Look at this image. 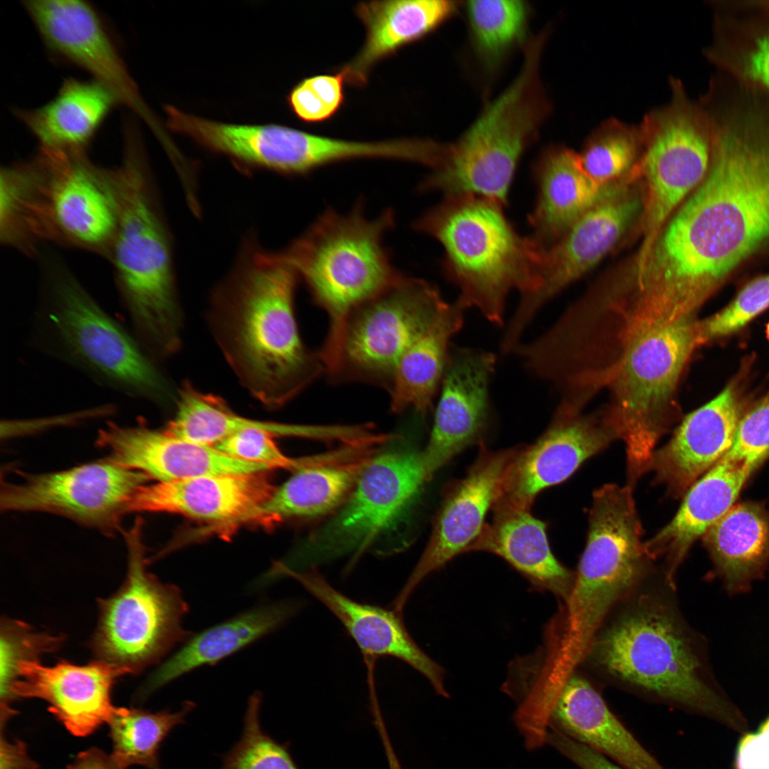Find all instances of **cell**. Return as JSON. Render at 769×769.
I'll use <instances>...</instances> for the list:
<instances>
[{"label":"cell","mask_w":769,"mask_h":769,"mask_svg":"<svg viewBox=\"0 0 769 769\" xmlns=\"http://www.w3.org/2000/svg\"><path fill=\"white\" fill-rule=\"evenodd\" d=\"M726 455L756 466L769 456V400L741 417Z\"/></svg>","instance_id":"bcb514c9"},{"label":"cell","mask_w":769,"mask_h":769,"mask_svg":"<svg viewBox=\"0 0 769 769\" xmlns=\"http://www.w3.org/2000/svg\"><path fill=\"white\" fill-rule=\"evenodd\" d=\"M345 83L344 76L338 71L305 78L290 90L287 103L295 116L304 122H325L343 105Z\"/></svg>","instance_id":"7bdbcfd3"},{"label":"cell","mask_w":769,"mask_h":769,"mask_svg":"<svg viewBox=\"0 0 769 769\" xmlns=\"http://www.w3.org/2000/svg\"><path fill=\"white\" fill-rule=\"evenodd\" d=\"M176 411L164 429L187 441L213 446L244 429L259 428L275 436H297V424L259 421L235 413L222 398L199 391L188 382L178 389Z\"/></svg>","instance_id":"8d00e7d4"},{"label":"cell","mask_w":769,"mask_h":769,"mask_svg":"<svg viewBox=\"0 0 769 769\" xmlns=\"http://www.w3.org/2000/svg\"><path fill=\"white\" fill-rule=\"evenodd\" d=\"M96 445L107 451L106 458L112 462L144 473L157 482L270 469L232 457L215 446L180 439L164 429H152L142 423L122 426L108 422L99 430Z\"/></svg>","instance_id":"44dd1931"},{"label":"cell","mask_w":769,"mask_h":769,"mask_svg":"<svg viewBox=\"0 0 769 769\" xmlns=\"http://www.w3.org/2000/svg\"><path fill=\"white\" fill-rule=\"evenodd\" d=\"M23 6L52 54L88 72L157 135L162 132L93 6L80 0H34Z\"/></svg>","instance_id":"e0dca14e"},{"label":"cell","mask_w":769,"mask_h":769,"mask_svg":"<svg viewBox=\"0 0 769 769\" xmlns=\"http://www.w3.org/2000/svg\"><path fill=\"white\" fill-rule=\"evenodd\" d=\"M129 672L98 660L86 665L65 661L43 666L38 661L19 664L12 688L16 698H37L48 703V709L76 736L92 733L108 723L117 710L111 691L116 680Z\"/></svg>","instance_id":"7402d4cb"},{"label":"cell","mask_w":769,"mask_h":769,"mask_svg":"<svg viewBox=\"0 0 769 769\" xmlns=\"http://www.w3.org/2000/svg\"><path fill=\"white\" fill-rule=\"evenodd\" d=\"M492 509V522L484 525L467 552L495 554L535 587L565 600L573 585L575 573L552 553L546 523L534 517L530 509L504 504H495Z\"/></svg>","instance_id":"4dcf8cb0"},{"label":"cell","mask_w":769,"mask_h":769,"mask_svg":"<svg viewBox=\"0 0 769 769\" xmlns=\"http://www.w3.org/2000/svg\"><path fill=\"white\" fill-rule=\"evenodd\" d=\"M546 741L580 769H623L597 750L570 738L558 730L549 731Z\"/></svg>","instance_id":"c3c4849f"},{"label":"cell","mask_w":769,"mask_h":769,"mask_svg":"<svg viewBox=\"0 0 769 769\" xmlns=\"http://www.w3.org/2000/svg\"><path fill=\"white\" fill-rule=\"evenodd\" d=\"M449 0H387L359 2L355 14L365 28V40L357 55L335 71L345 83L362 87L374 66L402 48L432 33L456 11Z\"/></svg>","instance_id":"f1b7e54d"},{"label":"cell","mask_w":769,"mask_h":769,"mask_svg":"<svg viewBox=\"0 0 769 769\" xmlns=\"http://www.w3.org/2000/svg\"><path fill=\"white\" fill-rule=\"evenodd\" d=\"M394 224L393 209L370 219L358 200L345 214L326 209L283 250L273 251L328 315V333L319 353L326 367L335 360L350 313L403 276L383 243Z\"/></svg>","instance_id":"52a82bcc"},{"label":"cell","mask_w":769,"mask_h":769,"mask_svg":"<svg viewBox=\"0 0 769 769\" xmlns=\"http://www.w3.org/2000/svg\"><path fill=\"white\" fill-rule=\"evenodd\" d=\"M297 605L286 601L261 605L189 637L149 677L138 697L147 698L192 669L215 664L271 632L295 612Z\"/></svg>","instance_id":"d6a6232c"},{"label":"cell","mask_w":769,"mask_h":769,"mask_svg":"<svg viewBox=\"0 0 769 769\" xmlns=\"http://www.w3.org/2000/svg\"><path fill=\"white\" fill-rule=\"evenodd\" d=\"M261 702L258 692L250 697L242 737L226 757L223 769H299L287 747L261 729Z\"/></svg>","instance_id":"b9f144b4"},{"label":"cell","mask_w":769,"mask_h":769,"mask_svg":"<svg viewBox=\"0 0 769 769\" xmlns=\"http://www.w3.org/2000/svg\"><path fill=\"white\" fill-rule=\"evenodd\" d=\"M643 147L639 125L612 118L594 130L579 156L588 176L605 185L631 173L642 157Z\"/></svg>","instance_id":"f35d334b"},{"label":"cell","mask_w":769,"mask_h":769,"mask_svg":"<svg viewBox=\"0 0 769 769\" xmlns=\"http://www.w3.org/2000/svg\"><path fill=\"white\" fill-rule=\"evenodd\" d=\"M766 335H767V337H768V338L769 340V321H768V324L766 325Z\"/></svg>","instance_id":"f5cc1de1"},{"label":"cell","mask_w":769,"mask_h":769,"mask_svg":"<svg viewBox=\"0 0 769 769\" xmlns=\"http://www.w3.org/2000/svg\"><path fill=\"white\" fill-rule=\"evenodd\" d=\"M694 316L624 320L622 349L610 376L608 412L625 443L632 484L649 471L655 446L674 420L678 384L698 346Z\"/></svg>","instance_id":"9c48e42d"},{"label":"cell","mask_w":769,"mask_h":769,"mask_svg":"<svg viewBox=\"0 0 769 769\" xmlns=\"http://www.w3.org/2000/svg\"><path fill=\"white\" fill-rule=\"evenodd\" d=\"M496 365V357L488 351L451 348L430 437L421 452L428 481L461 451L482 441Z\"/></svg>","instance_id":"ffe728a7"},{"label":"cell","mask_w":769,"mask_h":769,"mask_svg":"<svg viewBox=\"0 0 769 769\" xmlns=\"http://www.w3.org/2000/svg\"><path fill=\"white\" fill-rule=\"evenodd\" d=\"M28 338L33 347L103 387L158 406L175 403L169 382L131 330L56 260L45 261Z\"/></svg>","instance_id":"5b68a950"},{"label":"cell","mask_w":769,"mask_h":769,"mask_svg":"<svg viewBox=\"0 0 769 769\" xmlns=\"http://www.w3.org/2000/svg\"><path fill=\"white\" fill-rule=\"evenodd\" d=\"M447 304L434 285L403 275L350 313L328 375L388 389L401 357Z\"/></svg>","instance_id":"4fadbf2b"},{"label":"cell","mask_w":769,"mask_h":769,"mask_svg":"<svg viewBox=\"0 0 769 769\" xmlns=\"http://www.w3.org/2000/svg\"><path fill=\"white\" fill-rule=\"evenodd\" d=\"M1 713L13 716L10 707L14 700L12 688L16 681L19 664L38 661L44 654L56 650L62 637L35 631L28 624L9 619L1 622Z\"/></svg>","instance_id":"60d3db41"},{"label":"cell","mask_w":769,"mask_h":769,"mask_svg":"<svg viewBox=\"0 0 769 769\" xmlns=\"http://www.w3.org/2000/svg\"><path fill=\"white\" fill-rule=\"evenodd\" d=\"M266 471L203 476L140 486L128 513H167L221 525L239 523L276 487Z\"/></svg>","instance_id":"cb8c5ba5"},{"label":"cell","mask_w":769,"mask_h":769,"mask_svg":"<svg viewBox=\"0 0 769 769\" xmlns=\"http://www.w3.org/2000/svg\"><path fill=\"white\" fill-rule=\"evenodd\" d=\"M449 303L401 357L388 389L393 412L412 409L424 416L431 408L445 372L451 341L461 329L464 311Z\"/></svg>","instance_id":"d590c367"},{"label":"cell","mask_w":769,"mask_h":769,"mask_svg":"<svg viewBox=\"0 0 769 769\" xmlns=\"http://www.w3.org/2000/svg\"><path fill=\"white\" fill-rule=\"evenodd\" d=\"M142 519L124 530L128 552L125 580L100 602V617L91 641L98 660L137 673L159 661L191 633L182 625L189 611L182 592L146 570Z\"/></svg>","instance_id":"8fae6325"},{"label":"cell","mask_w":769,"mask_h":769,"mask_svg":"<svg viewBox=\"0 0 769 769\" xmlns=\"http://www.w3.org/2000/svg\"><path fill=\"white\" fill-rule=\"evenodd\" d=\"M733 769H769V716L756 731L742 734Z\"/></svg>","instance_id":"7dc6e473"},{"label":"cell","mask_w":769,"mask_h":769,"mask_svg":"<svg viewBox=\"0 0 769 769\" xmlns=\"http://www.w3.org/2000/svg\"><path fill=\"white\" fill-rule=\"evenodd\" d=\"M466 11L474 45L488 64H494L524 36L528 16L525 1H470Z\"/></svg>","instance_id":"ab89813d"},{"label":"cell","mask_w":769,"mask_h":769,"mask_svg":"<svg viewBox=\"0 0 769 769\" xmlns=\"http://www.w3.org/2000/svg\"><path fill=\"white\" fill-rule=\"evenodd\" d=\"M670 85L669 103L646 115L639 125L644 148L637 167L644 184L641 246L703 181L710 164L713 130L706 110L688 97L679 80L671 78Z\"/></svg>","instance_id":"7c38bea8"},{"label":"cell","mask_w":769,"mask_h":769,"mask_svg":"<svg viewBox=\"0 0 769 769\" xmlns=\"http://www.w3.org/2000/svg\"><path fill=\"white\" fill-rule=\"evenodd\" d=\"M632 184L586 212L557 243L545 249L540 288L520 300L504 332L508 341H520L541 308L594 268L641 217L644 192Z\"/></svg>","instance_id":"2e32d148"},{"label":"cell","mask_w":769,"mask_h":769,"mask_svg":"<svg viewBox=\"0 0 769 769\" xmlns=\"http://www.w3.org/2000/svg\"><path fill=\"white\" fill-rule=\"evenodd\" d=\"M710 6L705 57L735 81L769 90V0H716Z\"/></svg>","instance_id":"f546056e"},{"label":"cell","mask_w":769,"mask_h":769,"mask_svg":"<svg viewBox=\"0 0 769 769\" xmlns=\"http://www.w3.org/2000/svg\"><path fill=\"white\" fill-rule=\"evenodd\" d=\"M741 417L732 386L689 414L669 441L653 454L649 470L656 481L672 496L686 493L731 449Z\"/></svg>","instance_id":"d4e9b609"},{"label":"cell","mask_w":769,"mask_h":769,"mask_svg":"<svg viewBox=\"0 0 769 769\" xmlns=\"http://www.w3.org/2000/svg\"><path fill=\"white\" fill-rule=\"evenodd\" d=\"M519 446L488 450L480 442L478 455L466 476L446 491L429 542L392 608L402 612L418 585L458 555L466 553L481 533L485 517L498 498Z\"/></svg>","instance_id":"ac0fdd59"},{"label":"cell","mask_w":769,"mask_h":769,"mask_svg":"<svg viewBox=\"0 0 769 769\" xmlns=\"http://www.w3.org/2000/svg\"><path fill=\"white\" fill-rule=\"evenodd\" d=\"M708 113L707 174L657 232L645 258L664 291L694 305L769 239V100L726 97Z\"/></svg>","instance_id":"6da1fadb"},{"label":"cell","mask_w":769,"mask_h":769,"mask_svg":"<svg viewBox=\"0 0 769 769\" xmlns=\"http://www.w3.org/2000/svg\"><path fill=\"white\" fill-rule=\"evenodd\" d=\"M68 769H123L101 750L91 748L80 753Z\"/></svg>","instance_id":"f907efd6"},{"label":"cell","mask_w":769,"mask_h":769,"mask_svg":"<svg viewBox=\"0 0 769 769\" xmlns=\"http://www.w3.org/2000/svg\"><path fill=\"white\" fill-rule=\"evenodd\" d=\"M553 721L551 726L623 769H666L614 715L590 679L577 671L558 690Z\"/></svg>","instance_id":"83f0119b"},{"label":"cell","mask_w":769,"mask_h":769,"mask_svg":"<svg viewBox=\"0 0 769 769\" xmlns=\"http://www.w3.org/2000/svg\"><path fill=\"white\" fill-rule=\"evenodd\" d=\"M370 459L364 456L340 461L332 457L298 469L241 523L253 521L269 525L333 511L346 500Z\"/></svg>","instance_id":"e575fe53"},{"label":"cell","mask_w":769,"mask_h":769,"mask_svg":"<svg viewBox=\"0 0 769 769\" xmlns=\"http://www.w3.org/2000/svg\"><path fill=\"white\" fill-rule=\"evenodd\" d=\"M543 48L538 41L525 46L516 78L458 140L446 143L420 192L473 194L506 205L518 162L550 111L539 73Z\"/></svg>","instance_id":"30bf717a"},{"label":"cell","mask_w":769,"mask_h":769,"mask_svg":"<svg viewBox=\"0 0 769 769\" xmlns=\"http://www.w3.org/2000/svg\"><path fill=\"white\" fill-rule=\"evenodd\" d=\"M729 594L748 592L769 564V515L757 503L734 505L703 535Z\"/></svg>","instance_id":"836d02e7"},{"label":"cell","mask_w":769,"mask_h":769,"mask_svg":"<svg viewBox=\"0 0 769 769\" xmlns=\"http://www.w3.org/2000/svg\"><path fill=\"white\" fill-rule=\"evenodd\" d=\"M10 219L28 244L50 241L110 257L117 204L110 169L85 152L39 147L16 168L8 202Z\"/></svg>","instance_id":"ba28073f"},{"label":"cell","mask_w":769,"mask_h":769,"mask_svg":"<svg viewBox=\"0 0 769 769\" xmlns=\"http://www.w3.org/2000/svg\"><path fill=\"white\" fill-rule=\"evenodd\" d=\"M427 481L421 452L370 457L341 507L309 539L308 558L360 555L407 511Z\"/></svg>","instance_id":"5bb4252c"},{"label":"cell","mask_w":769,"mask_h":769,"mask_svg":"<svg viewBox=\"0 0 769 769\" xmlns=\"http://www.w3.org/2000/svg\"><path fill=\"white\" fill-rule=\"evenodd\" d=\"M619 438L608 412L581 417L557 412L534 443L519 446L494 504L530 509L540 491L567 479L586 459Z\"/></svg>","instance_id":"d6986e66"},{"label":"cell","mask_w":769,"mask_h":769,"mask_svg":"<svg viewBox=\"0 0 769 769\" xmlns=\"http://www.w3.org/2000/svg\"><path fill=\"white\" fill-rule=\"evenodd\" d=\"M117 204L109 258L131 331L152 355L179 350L182 313L173 244L140 139L125 140L121 164L110 169Z\"/></svg>","instance_id":"277c9868"},{"label":"cell","mask_w":769,"mask_h":769,"mask_svg":"<svg viewBox=\"0 0 769 769\" xmlns=\"http://www.w3.org/2000/svg\"><path fill=\"white\" fill-rule=\"evenodd\" d=\"M18 473L17 483L1 481V510L53 513L108 535L123 533L132 498L150 480L107 458L61 471Z\"/></svg>","instance_id":"9a60e30c"},{"label":"cell","mask_w":769,"mask_h":769,"mask_svg":"<svg viewBox=\"0 0 769 769\" xmlns=\"http://www.w3.org/2000/svg\"><path fill=\"white\" fill-rule=\"evenodd\" d=\"M194 708L189 701L175 712L117 708L108 723L113 747L110 755L123 769L132 765L162 769L158 751L162 741L175 726L184 722Z\"/></svg>","instance_id":"74e56055"},{"label":"cell","mask_w":769,"mask_h":769,"mask_svg":"<svg viewBox=\"0 0 769 769\" xmlns=\"http://www.w3.org/2000/svg\"><path fill=\"white\" fill-rule=\"evenodd\" d=\"M274 435L259 428H250L235 433L214 446L239 459L261 464L271 469H299L318 462L319 459H293L286 456L274 441Z\"/></svg>","instance_id":"f6af8a7d"},{"label":"cell","mask_w":769,"mask_h":769,"mask_svg":"<svg viewBox=\"0 0 769 769\" xmlns=\"http://www.w3.org/2000/svg\"><path fill=\"white\" fill-rule=\"evenodd\" d=\"M119 104L104 85L91 79L65 80L44 105L14 113L37 138L40 147L85 152L112 109Z\"/></svg>","instance_id":"1f68e13d"},{"label":"cell","mask_w":769,"mask_h":769,"mask_svg":"<svg viewBox=\"0 0 769 769\" xmlns=\"http://www.w3.org/2000/svg\"><path fill=\"white\" fill-rule=\"evenodd\" d=\"M499 202L473 194L446 196L413 224L443 246L446 278L459 288L456 302L503 326L513 289L525 300L540 288L544 249L518 234Z\"/></svg>","instance_id":"8992f818"},{"label":"cell","mask_w":769,"mask_h":769,"mask_svg":"<svg viewBox=\"0 0 769 769\" xmlns=\"http://www.w3.org/2000/svg\"><path fill=\"white\" fill-rule=\"evenodd\" d=\"M298 281L293 268L250 236L209 300L207 321L215 341L243 387L268 409L291 402L325 371L319 354L299 333Z\"/></svg>","instance_id":"3957f363"},{"label":"cell","mask_w":769,"mask_h":769,"mask_svg":"<svg viewBox=\"0 0 769 769\" xmlns=\"http://www.w3.org/2000/svg\"><path fill=\"white\" fill-rule=\"evenodd\" d=\"M372 717L373 723L383 745L389 769H402L391 743L382 713L380 711L375 712Z\"/></svg>","instance_id":"816d5d0a"},{"label":"cell","mask_w":769,"mask_h":769,"mask_svg":"<svg viewBox=\"0 0 769 769\" xmlns=\"http://www.w3.org/2000/svg\"><path fill=\"white\" fill-rule=\"evenodd\" d=\"M1 769H38L28 756L26 746L19 741L11 742L1 731Z\"/></svg>","instance_id":"681fc988"},{"label":"cell","mask_w":769,"mask_h":769,"mask_svg":"<svg viewBox=\"0 0 769 769\" xmlns=\"http://www.w3.org/2000/svg\"><path fill=\"white\" fill-rule=\"evenodd\" d=\"M273 574L293 578L323 604L342 624L366 660L397 658L421 673L439 695L448 696L444 671L417 644L404 624L401 612L356 602L335 589L314 567L298 572L281 564Z\"/></svg>","instance_id":"603a6c76"},{"label":"cell","mask_w":769,"mask_h":769,"mask_svg":"<svg viewBox=\"0 0 769 769\" xmlns=\"http://www.w3.org/2000/svg\"><path fill=\"white\" fill-rule=\"evenodd\" d=\"M769 307V274L753 280L726 307L697 322L698 345L737 332Z\"/></svg>","instance_id":"ee69618b"},{"label":"cell","mask_w":769,"mask_h":769,"mask_svg":"<svg viewBox=\"0 0 769 769\" xmlns=\"http://www.w3.org/2000/svg\"><path fill=\"white\" fill-rule=\"evenodd\" d=\"M706 649L679 607L675 582L654 570L610 612L580 666L607 684L744 734L747 718L716 682Z\"/></svg>","instance_id":"7a4b0ae2"},{"label":"cell","mask_w":769,"mask_h":769,"mask_svg":"<svg viewBox=\"0 0 769 769\" xmlns=\"http://www.w3.org/2000/svg\"><path fill=\"white\" fill-rule=\"evenodd\" d=\"M756 466L725 455L686 491L674 518L645 543L650 557L664 559L666 577L675 575L693 543L733 506Z\"/></svg>","instance_id":"4316f807"},{"label":"cell","mask_w":769,"mask_h":769,"mask_svg":"<svg viewBox=\"0 0 769 769\" xmlns=\"http://www.w3.org/2000/svg\"><path fill=\"white\" fill-rule=\"evenodd\" d=\"M538 192L528 216L533 239L547 249L557 243L586 212L637 179L632 172L608 184H600L585 172L579 154L561 146L545 150L533 167Z\"/></svg>","instance_id":"484cf974"}]
</instances>
